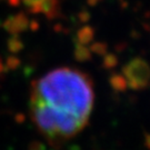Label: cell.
Wrapping results in <instances>:
<instances>
[{
  "label": "cell",
  "mask_w": 150,
  "mask_h": 150,
  "mask_svg": "<svg viewBox=\"0 0 150 150\" xmlns=\"http://www.w3.org/2000/svg\"><path fill=\"white\" fill-rule=\"evenodd\" d=\"M92 105V81L79 70L59 68L32 82L31 118L56 148L88 125Z\"/></svg>",
  "instance_id": "6da1fadb"
},
{
  "label": "cell",
  "mask_w": 150,
  "mask_h": 150,
  "mask_svg": "<svg viewBox=\"0 0 150 150\" xmlns=\"http://www.w3.org/2000/svg\"><path fill=\"white\" fill-rule=\"evenodd\" d=\"M123 77L132 90H144L149 85V64L142 58H134L122 67Z\"/></svg>",
  "instance_id": "7a4b0ae2"
},
{
  "label": "cell",
  "mask_w": 150,
  "mask_h": 150,
  "mask_svg": "<svg viewBox=\"0 0 150 150\" xmlns=\"http://www.w3.org/2000/svg\"><path fill=\"white\" fill-rule=\"evenodd\" d=\"M28 26H29V19L23 12H19L15 16L8 17L2 23V27L8 32H10L11 35L25 31Z\"/></svg>",
  "instance_id": "3957f363"
},
{
  "label": "cell",
  "mask_w": 150,
  "mask_h": 150,
  "mask_svg": "<svg viewBox=\"0 0 150 150\" xmlns=\"http://www.w3.org/2000/svg\"><path fill=\"white\" fill-rule=\"evenodd\" d=\"M41 12L46 15V17L52 20L60 16V2L59 0H43L40 4Z\"/></svg>",
  "instance_id": "277c9868"
},
{
  "label": "cell",
  "mask_w": 150,
  "mask_h": 150,
  "mask_svg": "<svg viewBox=\"0 0 150 150\" xmlns=\"http://www.w3.org/2000/svg\"><path fill=\"white\" fill-rule=\"evenodd\" d=\"M95 37V30L91 26H83L77 32V40L76 42L81 45H89L93 40Z\"/></svg>",
  "instance_id": "5b68a950"
},
{
  "label": "cell",
  "mask_w": 150,
  "mask_h": 150,
  "mask_svg": "<svg viewBox=\"0 0 150 150\" xmlns=\"http://www.w3.org/2000/svg\"><path fill=\"white\" fill-rule=\"evenodd\" d=\"M75 59L79 62H86V61H90L92 58L90 49L87 47L86 45H81V43L76 42L75 46Z\"/></svg>",
  "instance_id": "8992f818"
},
{
  "label": "cell",
  "mask_w": 150,
  "mask_h": 150,
  "mask_svg": "<svg viewBox=\"0 0 150 150\" xmlns=\"http://www.w3.org/2000/svg\"><path fill=\"white\" fill-rule=\"evenodd\" d=\"M109 83L115 91L118 92H123L127 90L128 85H127V80L123 77V75L120 74H112L109 78Z\"/></svg>",
  "instance_id": "52a82bcc"
},
{
  "label": "cell",
  "mask_w": 150,
  "mask_h": 150,
  "mask_svg": "<svg viewBox=\"0 0 150 150\" xmlns=\"http://www.w3.org/2000/svg\"><path fill=\"white\" fill-rule=\"evenodd\" d=\"M23 42H22L21 38L19 37V35H11V37L8 39L7 41V47L8 50L10 51L11 54H18L20 52L22 49H23Z\"/></svg>",
  "instance_id": "ba28073f"
},
{
  "label": "cell",
  "mask_w": 150,
  "mask_h": 150,
  "mask_svg": "<svg viewBox=\"0 0 150 150\" xmlns=\"http://www.w3.org/2000/svg\"><path fill=\"white\" fill-rule=\"evenodd\" d=\"M118 64V57L115 54H103L102 59V67L108 70H111L116 68Z\"/></svg>",
  "instance_id": "9c48e42d"
},
{
  "label": "cell",
  "mask_w": 150,
  "mask_h": 150,
  "mask_svg": "<svg viewBox=\"0 0 150 150\" xmlns=\"http://www.w3.org/2000/svg\"><path fill=\"white\" fill-rule=\"evenodd\" d=\"M90 51L93 54H97L99 56H103V54H107L108 46L107 43L102 42V41H96V42L91 43L90 46Z\"/></svg>",
  "instance_id": "30bf717a"
},
{
  "label": "cell",
  "mask_w": 150,
  "mask_h": 150,
  "mask_svg": "<svg viewBox=\"0 0 150 150\" xmlns=\"http://www.w3.org/2000/svg\"><path fill=\"white\" fill-rule=\"evenodd\" d=\"M21 64V60L16 56H9L6 60V69L7 70H16Z\"/></svg>",
  "instance_id": "8fae6325"
},
{
  "label": "cell",
  "mask_w": 150,
  "mask_h": 150,
  "mask_svg": "<svg viewBox=\"0 0 150 150\" xmlns=\"http://www.w3.org/2000/svg\"><path fill=\"white\" fill-rule=\"evenodd\" d=\"M78 18L81 22H88L90 19V12L87 10H81L78 13Z\"/></svg>",
  "instance_id": "7c38bea8"
},
{
  "label": "cell",
  "mask_w": 150,
  "mask_h": 150,
  "mask_svg": "<svg viewBox=\"0 0 150 150\" xmlns=\"http://www.w3.org/2000/svg\"><path fill=\"white\" fill-rule=\"evenodd\" d=\"M28 27L30 28L31 31H37L39 29V22L37 20H32V21H29V26Z\"/></svg>",
  "instance_id": "4fadbf2b"
},
{
  "label": "cell",
  "mask_w": 150,
  "mask_h": 150,
  "mask_svg": "<svg viewBox=\"0 0 150 150\" xmlns=\"http://www.w3.org/2000/svg\"><path fill=\"white\" fill-rule=\"evenodd\" d=\"M9 5H11L12 7H18L20 4V0H8Z\"/></svg>",
  "instance_id": "5bb4252c"
},
{
  "label": "cell",
  "mask_w": 150,
  "mask_h": 150,
  "mask_svg": "<svg viewBox=\"0 0 150 150\" xmlns=\"http://www.w3.org/2000/svg\"><path fill=\"white\" fill-rule=\"evenodd\" d=\"M4 71H7V69H6V66H5V64H4L2 59L0 58V74H2Z\"/></svg>",
  "instance_id": "9a60e30c"
},
{
  "label": "cell",
  "mask_w": 150,
  "mask_h": 150,
  "mask_svg": "<svg viewBox=\"0 0 150 150\" xmlns=\"http://www.w3.org/2000/svg\"><path fill=\"white\" fill-rule=\"evenodd\" d=\"M87 2H88L89 6H96L97 2H98V0H87Z\"/></svg>",
  "instance_id": "2e32d148"
},
{
  "label": "cell",
  "mask_w": 150,
  "mask_h": 150,
  "mask_svg": "<svg viewBox=\"0 0 150 150\" xmlns=\"http://www.w3.org/2000/svg\"><path fill=\"white\" fill-rule=\"evenodd\" d=\"M16 119H19L18 121H19V122H21L22 120L25 119V116H23V115H21V113H19V115H17V116H16Z\"/></svg>",
  "instance_id": "e0dca14e"
},
{
  "label": "cell",
  "mask_w": 150,
  "mask_h": 150,
  "mask_svg": "<svg viewBox=\"0 0 150 150\" xmlns=\"http://www.w3.org/2000/svg\"><path fill=\"white\" fill-rule=\"evenodd\" d=\"M98 1H99V0H98Z\"/></svg>",
  "instance_id": "ac0fdd59"
}]
</instances>
